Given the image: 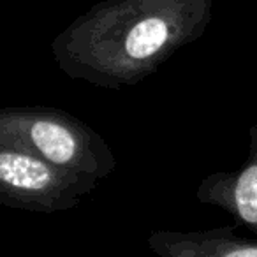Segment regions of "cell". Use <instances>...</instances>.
<instances>
[{"instance_id":"obj_1","label":"cell","mask_w":257,"mask_h":257,"mask_svg":"<svg viewBox=\"0 0 257 257\" xmlns=\"http://www.w3.org/2000/svg\"><path fill=\"white\" fill-rule=\"evenodd\" d=\"M0 145L97 182L116 168V159L99 133L53 107H4L0 113Z\"/></svg>"},{"instance_id":"obj_2","label":"cell","mask_w":257,"mask_h":257,"mask_svg":"<svg viewBox=\"0 0 257 257\" xmlns=\"http://www.w3.org/2000/svg\"><path fill=\"white\" fill-rule=\"evenodd\" d=\"M97 185L93 178L0 145V203L4 206L37 213L65 211L78 206Z\"/></svg>"},{"instance_id":"obj_3","label":"cell","mask_w":257,"mask_h":257,"mask_svg":"<svg viewBox=\"0 0 257 257\" xmlns=\"http://www.w3.org/2000/svg\"><path fill=\"white\" fill-rule=\"evenodd\" d=\"M196 196L201 203L220 206L238 222L257 232V125L250 128L246 164L239 171L206 176Z\"/></svg>"},{"instance_id":"obj_4","label":"cell","mask_w":257,"mask_h":257,"mask_svg":"<svg viewBox=\"0 0 257 257\" xmlns=\"http://www.w3.org/2000/svg\"><path fill=\"white\" fill-rule=\"evenodd\" d=\"M148 248L157 257H257V239L232 227L206 231H154Z\"/></svg>"}]
</instances>
